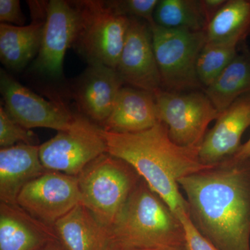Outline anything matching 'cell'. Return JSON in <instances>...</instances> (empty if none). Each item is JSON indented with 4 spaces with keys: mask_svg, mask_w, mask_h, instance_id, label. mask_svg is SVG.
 <instances>
[{
    "mask_svg": "<svg viewBox=\"0 0 250 250\" xmlns=\"http://www.w3.org/2000/svg\"><path fill=\"white\" fill-rule=\"evenodd\" d=\"M106 2L118 14L144 20L151 24L154 22V11L159 0H113Z\"/></svg>",
    "mask_w": 250,
    "mask_h": 250,
    "instance_id": "d4e9b609",
    "label": "cell"
},
{
    "mask_svg": "<svg viewBox=\"0 0 250 250\" xmlns=\"http://www.w3.org/2000/svg\"><path fill=\"white\" fill-rule=\"evenodd\" d=\"M249 126L250 93L237 99L220 113L199 147L200 160L205 165H213L236 154L242 146V136Z\"/></svg>",
    "mask_w": 250,
    "mask_h": 250,
    "instance_id": "4fadbf2b",
    "label": "cell"
},
{
    "mask_svg": "<svg viewBox=\"0 0 250 250\" xmlns=\"http://www.w3.org/2000/svg\"><path fill=\"white\" fill-rule=\"evenodd\" d=\"M81 204L110 229L141 179L126 161L105 152L78 176Z\"/></svg>",
    "mask_w": 250,
    "mask_h": 250,
    "instance_id": "277c9868",
    "label": "cell"
},
{
    "mask_svg": "<svg viewBox=\"0 0 250 250\" xmlns=\"http://www.w3.org/2000/svg\"><path fill=\"white\" fill-rule=\"evenodd\" d=\"M53 228L67 250H104L109 241V229L82 204L57 220Z\"/></svg>",
    "mask_w": 250,
    "mask_h": 250,
    "instance_id": "d6986e66",
    "label": "cell"
},
{
    "mask_svg": "<svg viewBox=\"0 0 250 250\" xmlns=\"http://www.w3.org/2000/svg\"><path fill=\"white\" fill-rule=\"evenodd\" d=\"M79 27L73 47L89 65L116 69L124 47L130 18L116 13L106 1H74Z\"/></svg>",
    "mask_w": 250,
    "mask_h": 250,
    "instance_id": "5b68a950",
    "label": "cell"
},
{
    "mask_svg": "<svg viewBox=\"0 0 250 250\" xmlns=\"http://www.w3.org/2000/svg\"><path fill=\"white\" fill-rule=\"evenodd\" d=\"M159 250H186V248L185 247H178V248H170Z\"/></svg>",
    "mask_w": 250,
    "mask_h": 250,
    "instance_id": "1f68e13d",
    "label": "cell"
},
{
    "mask_svg": "<svg viewBox=\"0 0 250 250\" xmlns=\"http://www.w3.org/2000/svg\"><path fill=\"white\" fill-rule=\"evenodd\" d=\"M0 21L1 24L24 26L26 18L18 0H0Z\"/></svg>",
    "mask_w": 250,
    "mask_h": 250,
    "instance_id": "4316f807",
    "label": "cell"
},
{
    "mask_svg": "<svg viewBox=\"0 0 250 250\" xmlns=\"http://www.w3.org/2000/svg\"><path fill=\"white\" fill-rule=\"evenodd\" d=\"M17 204L37 220L53 227L81 204L78 177L47 170L23 187Z\"/></svg>",
    "mask_w": 250,
    "mask_h": 250,
    "instance_id": "9c48e42d",
    "label": "cell"
},
{
    "mask_svg": "<svg viewBox=\"0 0 250 250\" xmlns=\"http://www.w3.org/2000/svg\"><path fill=\"white\" fill-rule=\"evenodd\" d=\"M123 85L116 69L100 64L89 65L77 81L74 93L82 115L103 126Z\"/></svg>",
    "mask_w": 250,
    "mask_h": 250,
    "instance_id": "5bb4252c",
    "label": "cell"
},
{
    "mask_svg": "<svg viewBox=\"0 0 250 250\" xmlns=\"http://www.w3.org/2000/svg\"><path fill=\"white\" fill-rule=\"evenodd\" d=\"M239 46L231 42H206L197 62V78L203 90L209 86L232 62Z\"/></svg>",
    "mask_w": 250,
    "mask_h": 250,
    "instance_id": "603a6c76",
    "label": "cell"
},
{
    "mask_svg": "<svg viewBox=\"0 0 250 250\" xmlns=\"http://www.w3.org/2000/svg\"><path fill=\"white\" fill-rule=\"evenodd\" d=\"M192 224L220 250H250V156L179 179Z\"/></svg>",
    "mask_w": 250,
    "mask_h": 250,
    "instance_id": "6da1fadb",
    "label": "cell"
},
{
    "mask_svg": "<svg viewBox=\"0 0 250 250\" xmlns=\"http://www.w3.org/2000/svg\"><path fill=\"white\" fill-rule=\"evenodd\" d=\"M176 215L183 225L186 250H220L202 236L195 228L189 216L188 212L179 210Z\"/></svg>",
    "mask_w": 250,
    "mask_h": 250,
    "instance_id": "484cf974",
    "label": "cell"
},
{
    "mask_svg": "<svg viewBox=\"0 0 250 250\" xmlns=\"http://www.w3.org/2000/svg\"><path fill=\"white\" fill-rule=\"evenodd\" d=\"M233 156L238 158H246L250 156V138L246 143L242 144L238 152Z\"/></svg>",
    "mask_w": 250,
    "mask_h": 250,
    "instance_id": "4dcf8cb0",
    "label": "cell"
},
{
    "mask_svg": "<svg viewBox=\"0 0 250 250\" xmlns=\"http://www.w3.org/2000/svg\"><path fill=\"white\" fill-rule=\"evenodd\" d=\"M58 239L53 227L37 220L18 204L0 203V250H37Z\"/></svg>",
    "mask_w": 250,
    "mask_h": 250,
    "instance_id": "2e32d148",
    "label": "cell"
},
{
    "mask_svg": "<svg viewBox=\"0 0 250 250\" xmlns=\"http://www.w3.org/2000/svg\"><path fill=\"white\" fill-rule=\"evenodd\" d=\"M39 156V146L18 144L0 149V200L17 204L24 186L45 173Z\"/></svg>",
    "mask_w": 250,
    "mask_h": 250,
    "instance_id": "ac0fdd59",
    "label": "cell"
},
{
    "mask_svg": "<svg viewBox=\"0 0 250 250\" xmlns=\"http://www.w3.org/2000/svg\"><path fill=\"white\" fill-rule=\"evenodd\" d=\"M104 250H146L140 249V248H134L126 246V245L123 244L121 242L116 241V240L113 239L110 237L109 241H108L107 245H106V248Z\"/></svg>",
    "mask_w": 250,
    "mask_h": 250,
    "instance_id": "f1b7e54d",
    "label": "cell"
},
{
    "mask_svg": "<svg viewBox=\"0 0 250 250\" xmlns=\"http://www.w3.org/2000/svg\"><path fill=\"white\" fill-rule=\"evenodd\" d=\"M0 92L10 116L28 129L48 128L57 131L70 129L75 118L62 104L45 100L10 76L0 72Z\"/></svg>",
    "mask_w": 250,
    "mask_h": 250,
    "instance_id": "30bf717a",
    "label": "cell"
},
{
    "mask_svg": "<svg viewBox=\"0 0 250 250\" xmlns=\"http://www.w3.org/2000/svg\"><path fill=\"white\" fill-rule=\"evenodd\" d=\"M160 122L154 94L123 86L103 129L108 132L130 134L151 129Z\"/></svg>",
    "mask_w": 250,
    "mask_h": 250,
    "instance_id": "e0dca14e",
    "label": "cell"
},
{
    "mask_svg": "<svg viewBox=\"0 0 250 250\" xmlns=\"http://www.w3.org/2000/svg\"><path fill=\"white\" fill-rule=\"evenodd\" d=\"M103 133L108 153L132 166L175 214L179 210L188 212L178 180L211 166L200 160L199 147L176 144L162 122L137 133L116 134L104 129Z\"/></svg>",
    "mask_w": 250,
    "mask_h": 250,
    "instance_id": "7a4b0ae2",
    "label": "cell"
},
{
    "mask_svg": "<svg viewBox=\"0 0 250 250\" xmlns=\"http://www.w3.org/2000/svg\"><path fill=\"white\" fill-rule=\"evenodd\" d=\"M205 33L209 42L244 44L250 36V0H228Z\"/></svg>",
    "mask_w": 250,
    "mask_h": 250,
    "instance_id": "44dd1931",
    "label": "cell"
},
{
    "mask_svg": "<svg viewBox=\"0 0 250 250\" xmlns=\"http://www.w3.org/2000/svg\"><path fill=\"white\" fill-rule=\"evenodd\" d=\"M129 18L117 72L124 83L155 95L163 88L150 27L138 18Z\"/></svg>",
    "mask_w": 250,
    "mask_h": 250,
    "instance_id": "7c38bea8",
    "label": "cell"
},
{
    "mask_svg": "<svg viewBox=\"0 0 250 250\" xmlns=\"http://www.w3.org/2000/svg\"><path fill=\"white\" fill-rule=\"evenodd\" d=\"M228 0H200L207 22L209 23Z\"/></svg>",
    "mask_w": 250,
    "mask_h": 250,
    "instance_id": "83f0119b",
    "label": "cell"
},
{
    "mask_svg": "<svg viewBox=\"0 0 250 250\" xmlns=\"http://www.w3.org/2000/svg\"><path fill=\"white\" fill-rule=\"evenodd\" d=\"M37 250H67L59 240L49 242Z\"/></svg>",
    "mask_w": 250,
    "mask_h": 250,
    "instance_id": "f546056e",
    "label": "cell"
},
{
    "mask_svg": "<svg viewBox=\"0 0 250 250\" xmlns=\"http://www.w3.org/2000/svg\"><path fill=\"white\" fill-rule=\"evenodd\" d=\"M203 90L220 114L237 99L250 93V49L248 46L243 44L232 62Z\"/></svg>",
    "mask_w": 250,
    "mask_h": 250,
    "instance_id": "ffe728a7",
    "label": "cell"
},
{
    "mask_svg": "<svg viewBox=\"0 0 250 250\" xmlns=\"http://www.w3.org/2000/svg\"><path fill=\"white\" fill-rule=\"evenodd\" d=\"M154 21L166 29L192 31H206L208 26L200 0H159Z\"/></svg>",
    "mask_w": 250,
    "mask_h": 250,
    "instance_id": "7402d4cb",
    "label": "cell"
},
{
    "mask_svg": "<svg viewBox=\"0 0 250 250\" xmlns=\"http://www.w3.org/2000/svg\"><path fill=\"white\" fill-rule=\"evenodd\" d=\"M163 90H203L197 75L199 55L207 42L205 31L166 29L149 24Z\"/></svg>",
    "mask_w": 250,
    "mask_h": 250,
    "instance_id": "8992f818",
    "label": "cell"
},
{
    "mask_svg": "<svg viewBox=\"0 0 250 250\" xmlns=\"http://www.w3.org/2000/svg\"><path fill=\"white\" fill-rule=\"evenodd\" d=\"M37 135L14 121L4 107H0V147H12L18 144L38 146Z\"/></svg>",
    "mask_w": 250,
    "mask_h": 250,
    "instance_id": "cb8c5ba5",
    "label": "cell"
},
{
    "mask_svg": "<svg viewBox=\"0 0 250 250\" xmlns=\"http://www.w3.org/2000/svg\"><path fill=\"white\" fill-rule=\"evenodd\" d=\"M154 96L171 140L183 147H200L208 125L220 116L204 90H161Z\"/></svg>",
    "mask_w": 250,
    "mask_h": 250,
    "instance_id": "ba28073f",
    "label": "cell"
},
{
    "mask_svg": "<svg viewBox=\"0 0 250 250\" xmlns=\"http://www.w3.org/2000/svg\"><path fill=\"white\" fill-rule=\"evenodd\" d=\"M79 20L74 1L51 0L47 2L41 49L34 62L36 71L51 78L62 76L64 58L67 49L73 47Z\"/></svg>",
    "mask_w": 250,
    "mask_h": 250,
    "instance_id": "8fae6325",
    "label": "cell"
},
{
    "mask_svg": "<svg viewBox=\"0 0 250 250\" xmlns=\"http://www.w3.org/2000/svg\"><path fill=\"white\" fill-rule=\"evenodd\" d=\"M33 21L29 25L0 24V60L13 71L22 70L40 51L47 2L28 1Z\"/></svg>",
    "mask_w": 250,
    "mask_h": 250,
    "instance_id": "9a60e30c",
    "label": "cell"
},
{
    "mask_svg": "<svg viewBox=\"0 0 250 250\" xmlns=\"http://www.w3.org/2000/svg\"><path fill=\"white\" fill-rule=\"evenodd\" d=\"M103 129L83 115L75 114L70 129L58 131L39 146V156L46 170L77 177L104 153L107 152Z\"/></svg>",
    "mask_w": 250,
    "mask_h": 250,
    "instance_id": "52a82bcc",
    "label": "cell"
},
{
    "mask_svg": "<svg viewBox=\"0 0 250 250\" xmlns=\"http://www.w3.org/2000/svg\"><path fill=\"white\" fill-rule=\"evenodd\" d=\"M109 231L113 239L140 249L185 247L179 217L142 178Z\"/></svg>",
    "mask_w": 250,
    "mask_h": 250,
    "instance_id": "3957f363",
    "label": "cell"
}]
</instances>
